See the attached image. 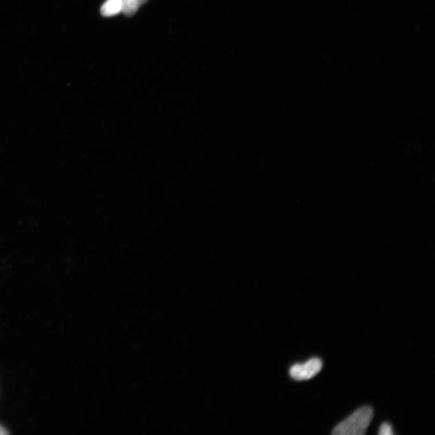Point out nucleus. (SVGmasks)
Segmentation results:
<instances>
[{
  "label": "nucleus",
  "instance_id": "obj_1",
  "mask_svg": "<svg viewBox=\"0 0 435 435\" xmlns=\"http://www.w3.org/2000/svg\"><path fill=\"white\" fill-rule=\"evenodd\" d=\"M373 415L374 412L370 406H363L338 424L332 434L335 435H363L370 427Z\"/></svg>",
  "mask_w": 435,
  "mask_h": 435
},
{
  "label": "nucleus",
  "instance_id": "obj_2",
  "mask_svg": "<svg viewBox=\"0 0 435 435\" xmlns=\"http://www.w3.org/2000/svg\"><path fill=\"white\" fill-rule=\"evenodd\" d=\"M323 368V362L319 358L310 359L304 363H297L292 366L290 374L293 379L296 381L310 380L317 374H319Z\"/></svg>",
  "mask_w": 435,
  "mask_h": 435
},
{
  "label": "nucleus",
  "instance_id": "obj_3",
  "mask_svg": "<svg viewBox=\"0 0 435 435\" xmlns=\"http://www.w3.org/2000/svg\"><path fill=\"white\" fill-rule=\"evenodd\" d=\"M123 0H107L101 8L103 17H113L121 12Z\"/></svg>",
  "mask_w": 435,
  "mask_h": 435
},
{
  "label": "nucleus",
  "instance_id": "obj_4",
  "mask_svg": "<svg viewBox=\"0 0 435 435\" xmlns=\"http://www.w3.org/2000/svg\"><path fill=\"white\" fill-rule=\"evenodd\" d=\"M148 0H123L121 12L127 17L134 16L140 6Z\"/></svg>",
  "mask_w": 435,
  "mask_h": 435
},
{
  "label": "nucleus",
  "instance_id": "obj_5",
  "mask_svg": "<svg viewBox=\"0 0 435 435\" xmlns=\"http://www.w3.org/2000/svg\"><path fill=\"white\" fill-rule=\"evenodd\" d=\"M379 434L381 435H392V429L391 425L389 423H383L380 427Z\"/></svg>",
  "mask_w": 435,
  "mask_h": 435
},
{
  "label": "nucleus",
  "instance_id": "obj_6",
  "mask_svg": "<svg viewBox=\"0 0 435 435\" xmlns=\"http://www.w3.org/2000/svg\"><path fill=\"white\" fill-rule=\"evenodd\" d=\"M8 432H6V429H4L3 427H1V425H0V435H3V434H7Z\"/></svg>",
  "mask_w": 435,
  "mask_h": 435
}]
</instances>
